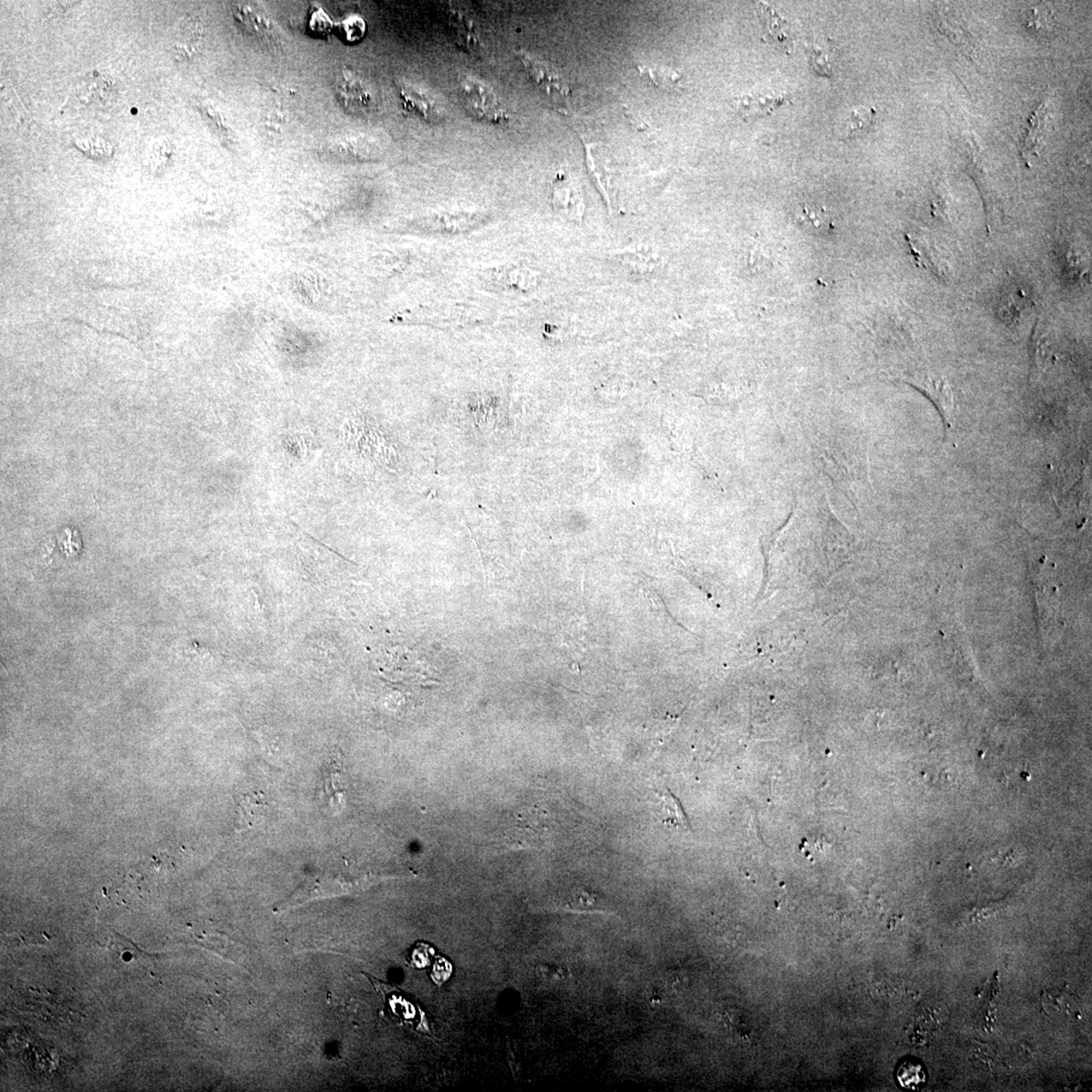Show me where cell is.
Wrapping results in <instances>:
<instances>
[{
  "label": "cell",
  "instance_id": "cell-1",
  "mask_svg": "<svg viewBox=\"0 0 1092 1092\" xmlns=\"http://www.w3.org/2000/svg\"><path fill=\"white\" fill-rule=\"evenodd\" d=\"M459 93L466 111L485 124H507L510 116L492 87L473 76H466L459 85Z\"/></svg>",
  "mask_w": 1092,
  "mask_h": 1092
},
{
  "label": "cell",
  "instance_id": "cell-2",
  "mask_svg": "<svg viewBox=\"0 0 1092 1092\" xmlns=\"http://www.w3.org/2000/svg\"><path fill=\"white\" fill-rule=\"evenodd\" d=\"M334 92L338 103L354 116H369L377 109V100L369 85L355 71L343 68L336 75Z\"/></svg>",
  "mask_w": 1092,
  "mask_h": 1092
},
{
  "label": "cell",
  "instance_id": "cell-3",
  "mask_svg": "<svg viewBox=\"0 0 1092 1092\" xmlns=\"http://www.w3.org/2000/svg\"><path fill=\"white\" fill-rule=\"evenodd\" d=\"M233 16L240 27L247 35L264 44L269 48H278L282 45L281 33L276 23L263 10L251 3H236L233 5Z\"/></svg>",
  "mask_w": 1092,
  "mask_h": 1092
},
{
  "label": "cell",
  "instance_id": "cell-4",
  "mask_svg": "<svg viewBox=\"0 0 1092 1092\" xmlns=\"http://www.w3.org/2000/svg\"><path fill=\"white\" fill-rule=\"evenodd\" d=\"M515 55L519 59L522 67H524L528 77H530L534 85H536L549 94L556 92L562 97L568 96L571 89H569V86L561 71L554 67L553 64L543 60V59L524 50L516 51Z\"/></svg>",
  "mask_w": 1092,
  "mask_h": 1092
},
{
  "label": "cell",
  "instance_id": "cell-5",
  "mask_svg": "<svg viewBox=\"0 0 1092 1092\" xmlns=\"http://www.w3.org/2000/svg\"><path fill=\"white\" fill-rule=\"evenodd\" d=\"M322 778L321 800L331 813L340 815L346 807L347 785L340 756L332 757L325 763Z\"/></svg>",
  "mask_w": 1092,
  "mask_h": 1092
},
{
  "label": "cell",
  "instance_id": "cell-6",
  "mask_svg": "<svg viewBox=\"0 0 1092 1092\" xmlns=\"http://www.w3.org/2000/svg\"><path fill=\"white\" fill-rule=\"evenodd\" d=\"M554 204L557 212L574 222H581L584 216L585 204L578 182L569 171L562 168L556 174L554 182Z\"/></svg>",
  "mask_w": 1092,
  "mask_h": 1092
},
{
  "label": "cell",
  "instance_id": "cell-7",
  "mask_svg": "<svg viewBox=\"0 0 1092 1092\" xmlns=\"http://www.w3.org/2000/svg\"><path fill=\"white\" fill-rule=\"evenodd\" d=\"M399 92L403 109L411 112L412 115L426 123L436 124L442 120L441 106L424 89L411 83L403 82Z\"/></svg>",
  "mask_w": 1092,
  "mask_h": 1092
},
{
  "label": "cell",
  "instance_id": "cell-8",
  "mask_svg": "<svg viewBox=\"0 0 1092 1092\" xmlns=\"http://www.w3.org/2000/svg\"><path fill=\"white\" fill-rule=\"evenodd\" d=\"M515 819L512 828L508 829L505 835L507 846L527 848L543 844L545 828L543 822H537L538 816L527 812Z\"/></svg>",
  "mask_w": 1092,
  "mask_h": 1092
},
{
  "label": "cell",
  "instance_id": "cell-9",
  "mask_svg": "<svg viewBox=\"0 0 1092 1092\" xmlns=\"http://www.w3.org/2000/svg\"><path fill=\"white\" fill-rule=\"evenodd\" d=\"M235 803L238 812V829H251L264 822L269 812V803L261 791L236 795Z\"/></svg>",
  "mask_w": 1092,
  "mask_h": 1092
},
{
  "label": "cell",
  "instance_id": "cell-10",
  "mask_svg": "<svg viewBox=\"0 0 1092 1092\" xmlns=\"http://www.w3.org/2000/svg\"><path fill=\"white\" fill-rule=\"evenodd\" d=\"M787 102L788 98L784 96L771 97L762 96V94H751V96H743L735 99L733 106L740 117L749 121L771 115V112Z\"/></svg>",
  "mask_w": 1092,
  "mask_h": 1092
},
{
  "label": "cell",
  "instance_id": "cell-11",
  "mask_svg": "<svg viewBox=\"0 0 1092 1092\" xmlns=\"http://www.w3.org/2000/svg\"><path fill=\"white\" fill-rule=\"evenodd\" d=\"M1049 117V108L1046 103H1043L1041 106H1038L1034 114L1032 115L1023 145V156L1025 159L1038 156V151L1041 149L1043 140L1047 133Z\"/></svg>",
  "mask_w": 1092,
  "mask_h": 1092
},
{
  "label": "cell",
  "instance_id": "cell-12",
  "mask_svg": "<svg viewBox=\"0 0 1092 1092\" xmlns=\"http://www.w3.org/2000/svg\"><path fill=\"white\" fill-rule=\"evenodd\" d=\"M1037 594L1043 628L1048 631L1057 629L1059 625L1063 626L1057 587L1051 589L1049 586L1038 583Z\"/></svg>",
  "mask_w": 1092,
  "mask_h": 1092
},
{
  "label": "cell",
  "instance_id": "cell-13",
  "mask_svg": "<svg viewBox=\"0 0 1092 1092\" xmlns=\"http://www.w3.org/2000/svg\"><path fill=\"white\" fill-rule=\"evenodd\" d=\"M875 110L859 108L836 124L835 133L841 139H853L869 130L873 124Z\"/></svg>",
  "mask_w": 1092,
  "mask_h": 1092
},
{
  "label": "cell",
  "instance_id": "cell-14",
  "mask_svg": "<svg viewBox=\"0 0 1092 1092\" xmlns=\"http://www.w3.org/2000/svg\"><path fill=\"white\" fill-rule=\"evenodd\" d=\"M640 74L662 91H678L682 76L676 70L663 67H639Z\"/></svg>",
  "mask_w": 1092,
  "mask_h": 1092
},
{
  "label": "cell",
  "instance_id": "cell-15",
  "mask_svg": "<svg viewBox=\"0 0 1092 1092\" xmlns=\"http://www.w3.org/2000/svg\"><path fill=\"white\" fill-rule=\"evenodd\" d=\"M663 804L664 819L663 822L670 828L680 830V832H688L690 829L689 821L678 798L667 789L666 792L661 794Z\"/></svg>",
  "mask_w": 1092,
  "mask_h": 1092
},
{
  "label": "cell",
  "instance_id": "cell-16",
  "mask_svg": "<svg viewBox=\"0 0 1092 1092\" xmlns=\"http://www.w3.org/2000/svg\"><path fill=\"white\" fill-rule=\"evenodd\" d=\"M925 1072L921 1063L915 1060L905 1061L899 1067L898 1079L902 1088L917 1089L925 1082Z\"/></svg>",
  "mask_w": 1092,
  "mask_h": 1092
},
{
  "label": "cell",
  "instance_id": "cell-17",
  "mask_svg": "<svg viewBox=\"0 0 1092 1092\" xmlns=\"http://www.w3.org/2000/svg\"><path fill=\"white\" fill-rule=\"evenodd\" d=\"M568 907H571L573 911H600V898L584 889L574 890L565 899V908Z\"/></svg>",
  "mask_w": 1092,
  "mask_h": 1092
},
{
  "label": "cell",
  "instance_id": "cell-18",
  "mask_svg": "<svg viewBox=\"0 0 1092 1092\" xmlns=\"http://www.w3.org/2000/svg\"><path fill=\"white\" fill-rule=\"evenodd\" d=\"M807 55H809L810 67L818 75H833L835 62L829 50L823 49L822 47L812 46L807 50Z\"/></svg>",
  "mask_w": 1092,
  "mask_h": 1092
},
{
  "label": "cell",
  "instance_id": "cell-19",
  "mask_svg": "<svg viewBox=\"0 0 1092 1092\" xmlns=\"http://www.w3.org/2000/svg\"><path fill=\"white\" fill-rule=\"evenodd\" d=\"M341 32L347 41H359L364 37L365 23L359 16H350L341 23Z\"/></svg>",
  "mask_w": 1092,
  "mask_h": 1092
},
{
  "label": "cell",
  "instance_id": "cell-20",
  "mask_svg": "<svg viewBox=\"0 0 1092 1092\" xmlns=\"http://www.w3.org/2000/svg\"><path fill=\"white\" fill-rule=\"evenodd\" d=\"M311 27L314 32L319 34H326L330 32L331 22L327 16L322 10L314 11L311 19Z\"/></svg>",
  "mask_w": 1092,
  "mask_h": 1092
},
{
  "label": "cell",
  "instance_id": "cell-21",
  "mask_svg": "<svg viewBox=\"0 0 1092 1092\" xmlns=\"http://www.w3.org/2000/svg\"><path fill=\"white\" fill-rule=\"evenodd\" d=\"M664 982H666L664 983L666 984V987L672 991H679L684 987L685 985V981H682L681 973L674 971L669 973Z\"/></svg>",
  "mask_w": 1092,
  "mask_h": 1092
}]
</instances>
